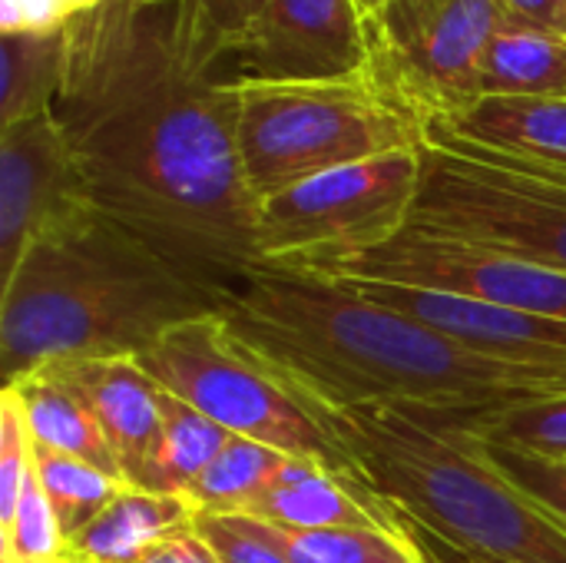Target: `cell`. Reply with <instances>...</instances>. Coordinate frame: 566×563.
<instances>
[{
	"mask_svg": "<svg viewBox=\"0 0 566 563\" xmlns=\"http://www.w3.org/2000/svg\"><path fill=\"white\" fill-rule=\"evenodd\" d=\"M474 435V431H471ZM484 455L491 458V465L514 481L524 494H531L541 508H547L554 518H560L566 524V461H554V458H541L531 451H517L507 445H494L478 438Z\"/></svg>",
	"mask_w": 566,
	"mask_h": 563,
	"instance_id": "obj_28",
	"label": "cell"
},
{
	"mask_svg": "<svg viewBox=\"0 0 566 563\" xmlns=\"http://www.w3.org/2000/svg\"><path fill=\"white\" fill-rule=\"evenodd\" d=\"M3 388L17 392L33 445L86 461L113 478L123 481L119 461L99 428V421L93 418V411L86 408V402L70 388V382L56 372V368H36L27 372L13 382H7Z\"/></svg>",
	"mask_w": 566,
	"mask_h": 563,
	"instance_id": "obj_16",
	"label": "cell"
},
{
	"mask_svg": "<svg viewBox=\"0 0 566 563\" xmlns=\"http://www.w3.org/2000/svg\"><path fill=\"white\" fill-rule=\"evenodd\" d=\"M391 511H395V508H391ZM395 521H398L401 534L415 544V551L421 554V561L424 563H504L491 561V557H481V554H471V551H464V548H458V544L438 538L434 531L421 528L415 518H408V514H401V511H395Z\"/></svg>",
	"mask_w": 566,
	"mask_h": 563,
	"instance_id": "obj_31",
	"label": "cell"
},
{
	"mask_svg": "<svg viewBox=\"0 0 566 563\" xmlns=\"http://www.w3.org/2000/svg\"><path fill=\"white\" fill-rule=\"evenodd\" d=\"M232 435L186 405L182 398L169 395L163 388V425L156 448L143 471L136 475L133 488L149 491V494H169V498H186L199 475L216 461V455L226 448Z\"/></svg>",
	"mask_w": 566,
	"mask_h": 563,
	"instance_id": "obj_21",
	"label": "cell"
},
{
	"mask_svg": "<svg viewBox=\"0 0 566 563\" xmlns=\"http://www.w3.org/2000/svg\"><path fill=\"white\" fill-rule=\"evenodd\" d=\"M192 518L196 508L186 498L123 484L113 504L66 544V554L83 563H139L156 541L189 528Z\"/></svg>",
	"mask_w": 566,
	"mask_h": 563,
	"instance_id": "obj_17",
	"label": "cell"
},
{
	"mask_svg": "<svg viewBox=\"0 0 566 563\" xmlns=\"http://www.w3.org/2000/svg\"><path fill=\"white\" fill-rule=\"evenodd\" d=\"M484 96H566V33L504 13L481 63Z\"/></svg>",
	"mask_w": 566,
	"mask_h": 563,
	"instance_id": "obj_18",
	"label": "cell"
},
{
	"mask_svg": "<svg viewBox=\"0 0 566 563\" xmlns=\"http://www.w3.org/2000/svg\"><path fill=\"white\" fill-rule=\"evenodd\" d=\"M216 312L219 295L90 206L40 236L0 285L3 378L63 362L139 358L169 329Z\"/></svg>",
	"mask_w": 566,
	"mask_h": 563,
	"instance_id": "obj_3",
	"label": "cell"
},
{
	"mask_svg": "<svg viewBox=\"0 0 566 563\" xmlns=\"http://www.w3.org/2000/svg\"><path fill=\"white\" fill-rule=\"evenodd\" d=\"M444 123L507 153L566 163V96H484Z\"/></svg>",
	"mask_w": 566,
	"mask_h": 563,
	"instance_id": "obj_20",
	"label": "cell"
},
{
	"mask_svg": "<svg viewBox=\"0 0 566 563\" xmlns=\"http://www.w3.org/2000/svg\"><path fill=\"white\" fill-rule=\"evenodd\" d=\"M308 275H358V279L401 282L418 289L458 292L468 299H481L547 319H566V272L560 269L514 259L468 242L418 236L408 229L375 252L355 256L348 262Z\"/></svg>",
	"mask_w": 566,
	"mask_h": 563,
	"instance_id": "obj_11",
	"label": "cell"
},
{
	"mask_svg": "<svg viewBox=\"0 0 566 563\" xmlns=\"http://www.w3.org/2000/svg\"><path fill=\"white\" fill-rule=\"evenodd\" d=\"M265 3L269 0H179L172 7V37L186 66L216 76V66L232 56Z\"/></svg>",
	"mask_w": 566,
	"mask_h": 563,
	"instance_id": "obj_23",
	"label": "cell"
},
{
	"mask_svg": "<svg viewBox=\"0 0 566 563\" xmlns=\"http://www.w3.org/2000/svg\"><path fill=\"white\" fill-rule=\"evenodd\" d=\"M332 421L365 488L438 538L504 563H566V524L507 481L444 415L348 408Z\"/></svg>",
	"mask_w": 566,
	"mask_h": 563,
	"instance_id": "obj_4",
	"label": "cell"
},
{
	"mask_svg": "<svg viewBox=\"0 0 566 563\" xmlns=\"http://www.w3.org/2000/svg\"><path fill=\"white\" fill-rule=\"evenodd\" d=\"M222 319L242 348L325 411L468 415L566 395V368L478 355L405 312L285 265H255Z\"/></svg>",
	"mask_w": 566,
	"mask_h": 563,
	"instance_id": "obj_2",
	"label": "cell"
},
{
	"mask_svg": "<svg viewBox=\"0 0 566 563\" xmlns=\"http://www.w3.org/2000/svg\"><path fill=\"white\" fill-rule=\"evenodd\" d=\"M33 465H36L40 488H43L66 541H73L80 531H86L126 484L86 461L46 451L40 445H33Z\"/></svg>",
	"mask_w": 566,
	"mask_h": 563,
	"instance_id": "obj_25",
	"label": "cell"
},
{
	"mask_svg": "<svg viewBox=\"0 0 566 563\" xmlns=\"http://www.w3.org/2000/svg\"><path fill=\"white\" fill-rule=\"evenodd\" d=\"M564 33H566V3H564Z\"/></svg>",
	"mask_w": 566,
	"mask_h": 563,
	"instance_id": "obj_38",
	"label": "cell"
},
{
	"mask_svg": "<svg viewBox=\"0 0 566 563\" xmlns=\"http://www.w3.org/2000/svg\"><path fill=\"white\" fill-rule=\"evenodd\" d=\"M418 189L421 149L312 176L259 202V259L318 272L375 252L408 229Z\"/></svg>",
	"mask_w": 566,
	"mask_h": 563,
	"instance_id": "obj_8",
	"label": "cell"
},
{
	"mask_svg": "<svg viewBox=\"0 0 566 563\" xmlns=\"http://www.w3.org/2000/svg\"><path fill=\"white\" fill-rule=\"evenodd\" d=\"M355 3H358V7H361V13L375 23V20L381 17V10H385V3H388V0H355Z\"/></svg>",
	"mask_w": 566,
	"mask_h": 563,
	"instance_id": "obj_34",
	"label": "cell"
},
{
	"mask_svg": "<svg viewBox=\"0 0 566 563\" xmlns=\"http://www.w3.org/2000/svg\"><path fill=\"white\" fill-rule=\"evenodd\" d=\"M501 0H388L378 73L424 123L458 119L481 100V63L504 20Z\"/></svg>",
	"mask_w": 566,
	"mask_h": 563,
	"instance_id": "obj_9",
	"label": "cell"
},
{
	"mask_svg": "<svg viewBox=\"0 0 566 563\" xmlns=\"http://www.w3.org/2000/svg\"><path fill=\"white\" fill-rule=\"evenodd\" d=\"M408 232L566 272V179L544 159L478 143L431 119Z\"/></svg>",
	"mask_w": 566,
	"mask_h": 563,
	"instance_id": "obj_6",
	"label": "cell"
},
{
	"mask_svg": "<svg viewBox=\"0 0 566 563\" xmlns=\"http://www.w3.org/2000/svg\"><path fill=\"white\" fill-rule=\"evenodd\" d=\"M139 563H222L219 554L209 548V541L189 524L182 531L166 534L163 541H156Z\"/></svg>",
	"mask_w": 566,
	"mask_h": 563,
	"instance_id": "obj_32",
	"label": "cell"
},
{
	"mask_svg": "<svg viewBox=\"0 0 566 563\" xmlns=\"http://www.w3.org/2000/svg\"><path fill=\"white\" fill-rule=\"evenodd\" d=\"M56 368L99 421L123 481L133 484L149 461L163 425V385L136 358H86Z\"/></svg>",
	"mask_w": 566,
	"mask_h": 563,
	"instance_id": "obj_14",
	"label": "cell"
},
{
	"mask_svg": "<svg viewBox=\"0 0 566 563\" xmlns=\"http://www.w3.org/2000/svg\"><path fill=\"white\" fill-rule=\"evenodd\" d=\"M285 461L289 455L262 441L232 435L226 448L216 455V461L199 475L186 501L196 511H209V514H245L252 501L279 478Z\"/></svg>",
	"mask_w": 566,
	"mask_h": 563,
	"instance_id": "obj_22",
	"label": "cell"
},
{
	"mask_svg": "<svg viewBox=\"0 0 566 563\" xmlns=\"http://www.w3.org/2000/svg\"><path fill=\"white\" fill-rule=\"evenodd\" d=\"M133 7H176L179 0H129Z\"/></svg>",
	"mask_w": 566,
	"mask_h": 563,
	"instance_id": "obj_35",
	"label": "cell"
},
{
	"mask_svg": "<svg viewBox=\"0 0 566 563\" xmlns=\"http://www.w3.org/2000/svg\"><path fill=\"white\" fill-rule=\"evenodd\" d=\"M444 418H451L464 431H474L484 441L566 461V395L497 408V411H468V415H444Z\"/></svg>",
	"mask_w": 566,
	"mask_h": 563,
	"instance_id": "obj_26",
	"label": "cell"
},
{
	"mask_svg": "<svg viewBox=\"0 0 566 563\" xmlns=\"http://www.w3.org/2000/svg\"><path fill=\"white\" fill-rule=\"evenodd\" d=\"M66 70L63 27L0 30V126L50 113Z\"/></svg>",
	"mask_w": 566,
	"mask_h": 563,
	"instance_id": "obj_19",
	"label": "cell"
},
{
	"mask_svg": "<svg viewBox=\"0 0 566 563\" xmlns=\"http://www.w3.org/2000/svg\"><path fill=\"white\" fill-rule=\"evenodd\" d=\"M322 279L338 282L368 302L405 312L431 325L434 332L468 345L478 355L514 362V365L566 368V319H547V315L468 299L458 292L418 289V285L381 282V279H358V275H322Z\"/></svg>",
	"mask_w": 566,
	"mask_h": 563,
	"instance_id": "obj_13",
	"label": "cell"
},
{
	"mask_svg": "<svg viewBox=\"0 0 566 563\" xmlns=\"http://www.w3.org/2000/svg\"><path fill=\"white\" fill-rule=\"evenodd\" d=\"M33 471V435L17 392L0 395V528L13 518L27 475Z\"/></svg>",
	"mask_w": 566,
	"mask_h": 563,
	"instance_id": "obj_29",
	"label": "cell"
},
{
	"mask_svg": "<svg viewBox=\"0 0 566 563\" xmlns=\"http://www.w3.org/2000/svg\"><path fill=\"white\" fill-rule=\"evenodd\" d=\"M232 83H332L378 70V30L355 0H269L232 50Z\"/></svg>",
	"mask_w": 566,
	"mask_h": 563,
	"instance_id": "obj_10",
	"label": "cell"
},
{
	"mask_svg": "<svg viewBox=\"0 0 566 563\" xmlns=\"http://www.w3.org/2000/svg\"><path fill=\"white\" fill-rule=\"evenodd\" d=\"M53 103L90 202L226 299L262 265L259 199L239 156V86L186 66L172 7L90 3L63 23Z\"/></svg>",
	"mask_w": 566,
	"mask_h": 563,
	"instance_id": "obj_1",
	"label": "cell"
},
{
	"mask_svg": "<svg viewBox=\"0 0 566 563\" xmlns=\"http://www.w3.org/2000/svg\"><path fill=\"white\" fill-rule=\"evenodd\" d=\"M564 3L566 0H501V7L511 17H521L551 30H564Z\"/></svg>",
	"mask_w": 566,
	"mask_h": 563,
	"instance_id": "obj_33",
	"label": "cell"
},
{
	"mask_svg": "<svg viewBox=\"0 0 566 563\" xmlns=\"http://www.w3.org/2000/svg\"><path fill=\"white\" fill-rule=\"evenodd\" d=\"M521 156H524V153H521ZM534 159H541V156H534ZM544 163H547V166H551V169H554L557 176H564V179H566V163H554V159H544Z\"/></svg>",
	"mask_w": 566,
	"mask_h": 563,
	"instance_id": "obj_36",
	"label": "cell"
},
{
	"mask_svg": "<svg viewBox=\"0 0 566 563\" xmlns=\"http://www.w3.org/2000/svg\"><path fill=\"white\" fill-rule=\"evenodd\" d=\"M192 528L209 541L222 563H289V557L272 544L262 521L249 514H209L196 511Z\"/></svg>",
	"mask_w": 566,
	"mask_h": 563,
	"instance_id": "obj_30",
	"label": "cell"
},
{
	"mask_svg": "<svg viewBox=\"0 0 566 563\" xmlns=\"http://www.w3.org/2000/svg\"><path fill=\"white\" fill-rule=\"evenodd\" d=\"M265 524L285 531H328V528H391L401 531L395 511L328 468L302 458H289L279 478L245 511Z\"/></svg>",
	"mask_w": 566,
	"mask_h": 563,
	"instance_id": "obj_15",
	"label": "cell"
},
{
	"mask_svg": "<svg viewBox=\"0 0 566 563\" xmlns=\"http://www.w3.org/2000/svg\"><path fill=\"white\" fill-rule=\"evenodd\" d=\"M262 528L289 563H424L415 544L391 528L285 531L265 521Z\"/></svg>",
	"mask_w": 566,
	"mask_h": 563,
	"instance_id": "obj_24",
	"label": "cell"
},
{
	"mask_svg": "<svg viewBox=\"0 0 566 563\" xmlns=\"http://www.w3.org/2000/svg\"><path fill=\"white\" fill-rule=\"evenodd\" d=\"M169 395L182 398L229 435L262 441L289 458L315 461L365 488L332 411L308 402L226 329L222 312L169 329L136 358Z\"/></svg>",
	"mask_w": 566,
	"mask_h": 563,
	"instance_id": "obj_7",
	"label": "cell"
},
{
	"mask_svg": "<svg viewBox=\"0 0 566 563\" xmlns=\"http://www.w3.org/2000/svg\"><path fill=\"white\" fill-rule=\"evenodd\" d=\"M93 3H99V0H93Z\"/></svg>",
	"mask_w": 566,
	"mask_h": 563,
	"instance_id": "obj_39",
	"label": "cell"
},
{
	"mask_svg": "<svg viewBox=\"0 0 566 563\" xmlns=\"http://www.w3.org/2000/svg\"><path fill=\"white\" fill-rule=\"evenodd\" d=\"M239 156L262 202L312 176L421 149L424 119L375 70L332 83H235Z\"/></svg>",
	"mask_w": 566,
	"mask_h": 563,
	"instance_id": "obj_5",
	"label": "cell"
},
{
	"mask_svg": "<svg viewBox=\"0 0 566 563\" xmlns=\"http://www.w3.org/2000/svg\"><path fill=\"white\" fill-rule=\"evenodd\" d=\"M0 563H50L66 557V534L40 488L36 465L27 475L13 518L0 528Z\"/></svg>",
	"mask_w": 566,
	"mask_h": 563,
	"instance_id": "obj_27",
	"label": "cell"
},
{
	"mask_svg": "<svg viewBox=\"0 0 566 563\" xmlns=\"http://www.w3.org/2000/svg\"><path fill=\"white\" fill-rule=\"evenodd\" d=\"M90 206L80 159L53 110L0 126V285L40 236Z\"/></svg>",
	"mask_w": 566,
	"mask_h": 563,
	"instance_id": "obj_12",
	"label": "cell"
},
{
	"mask_svg": "<svg viewBox=\"0 0 566 563\" xmlns=\"http://www.w3.org/2000/svg\"><path fill=\"white\" fill-rule=\"evenodd\" d=\"M50 563H83V561H76V557H70V554H66V557H60V561H50Z\"/></svg>",
	"mask_w": 566,
	"mask_h": 563,
	"instance_id": "obj_37",
	"label": "cell"
}]
</instances>
